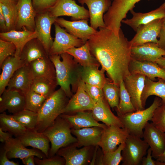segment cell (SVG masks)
I'll return each mask as SVG.
<instances>
[{
	"mask_svg": "<svg viewBox=\"0 0 165 165\" xmlns=\"http://www.w3.org/2000/svg\"><path fill=\"white\" fill-rule=\"evenodd\" d=\"M87 41L92 55L109 79L119 85L120 81L130 75L129 66L132 58L130 41L121 28L119 36L110 29L99 28Z\"/></svg>",
	"mask_w": 165,
	"mask_h": 165,
	"instance_id": "cell-1",
	"label": "cell"
},
{
	"mask_svg": "<svg viewBox=\"0 0 165 165\" xmlns=\"http://www.w3.org/2000/svg\"><path fill=\"white\" fill-rule=\"evenodd\" d=\"M55 69L56 79L59 85L68 98H71L73 91L76 92L80 81L82 66L74 60L73 57L67 53L60 55H49Z\"/></svg>",
	"mask_w": 165,
	"mask_h": 165,
	"instance_id": "cell-2",
	"label": "cell"
},
{
	"mask_svg": "<svg viewBox=\"0 0 165 165\" xmlns=\"http://www.w3.org/2000/svg\"><path fill=\"white\" fill-rule=\"evenodd\" d=\"M68 97L60 88L45 100L37 113L38 120L35 130L43 132L62 114L68 101Z\"/></svg>",
	"mask_w": 165,
	"mask_h": 165,
	"instance_id": "cell-3",
	"label": "cell"
},
{
	"mask_svg": "<svg viewBox=\"0 0 165 165\" xmlns=\"http://www.w3.org/2000/svg\"><path fill=\"white\" fill-rule=\"evenodd\" d=\"M71 128L69 123L60 116L42 132L51 143L49 157L55 155L61 148L77 142V138L72 134Z\"/></svg>",
	"mask_w": 165,
	"mask_h": 165,
	"instance_id": "cell-4",
	"label": "cell"
},
{
	"mask_svg": "<svg viewBox=\"0 0 165 165\" xmlns=\"http://www.w3.org/2000/svg\"><path fill=\"white\" fill-rule=\"evenodd\" d=\"M162 104V99L156 97L148 108L118 116L129 134L142 138L143 129L151 121L155 110Z\"/></svg>",
	"mask_w": 165,
	"mask_h": 165,
	"instance_id": "cell-5",
	"label": "cell"
},
{
	"mask_svg": "<svg viewBox=\"0 0 165 165\" xmlns=\"http://www.w3.org/2000/svg\"><path fill=\"white\" fill-rule=\"evenodd\" d=\"M140 0H113L108 10L104 15L105 27L118 36L122 21L126 18L129 11L133 9L135 4Z\"/></svg>",
	"mask_w": 165,
	"mask_h": 165,
	"instance_id": "cell-6",
	"label": "cell"
},
{
	"mask_svg": "<svg viewBox=\"0 0 165 165\" xmlns=\"http://www.w3.org/2000/svg\"><path fill=\"white\" fill-rule=\"evenodd\" d=\"M138 137L129 134L122 151V165H141L149 146Z\"/></svg>",
	"mask_w": 165,
	"mask_h": 165,
	"instance_id": "cell-7",
	"label": "cell"
},
{
	"mask_svg": "<svg viewBox=\"0 0 165 165\" xmlns=\"http://www.w3.org/2000/svg\"><path fill=\"white\" fill-rule=\"evenodd\" d=\"M48 11L56 18L61 16H71L72 21L90 18L89 10L78 5L74 0H57Z\"/></svg>",
	"mask_w": 165,
	"mask_h": 165,
	"instance_id": "cell-8",
	"label": "cell"
},
{
	"mask_svg": "<svg viewBox=\"0 0 165 165\" xmlns=\"http://www.w3.org/2000/svg\"><path fill=\"white\" fill-rule=\"evenodd\" d=\"M54 24L55 37L49 56L52 55H60L70 48L79 47L85 43L81 39L68 32L56 22Z\"/></svg>",
	"mask_w": 165,
	"mask_h": 165,
	"instance_id": "cell-9",
	"label": "cell"
},
{
	"mask_svg": "<svg viewBox=\"0 0 165 165\" xmlns=\"http://www.w3.org/2000/svg\"><path fill=\"white\" fill-rule=\"evenodd\" d=\"M56 18L51 15L48 10L36 13L35 17L37 38L42 43L48 55L53 41L51 35V27Z\"/></svg>",
	"mask_w": 165,
	"mask_h": 165,
	"instance_id": "cell-10",
	"label": "cell"
},
{
	"mask_svg": "<svg viewBox=\"0 0 165 165\" xmlns=\"http://www.w3.org/2000/svg\"><path fill=\"white\" fill-rule=\"evenodd\" d=\"M164 18L153 20L145 24L138 26L136 33L130 41L132 47L141 45L148 42L157 43Z\"/></svg>",
	"mask_w": 165,
	"mask_h": 165,
	"instance_id": "cell-11",
	"label": "cell"
},
{
	"mask_svg": "<svg viewBox=\"0 0 165 165\" xmlns=\"http://www.w3.org/2000/svg\"><path fill=\"white\" fill-rule=\"evenodd\" d=\"M129 135L125 128L112 125L104 128L98 145L103 153L116 149L120 144L125 142Z\"/></svg>",
	"mask_w": 165,
	"mask_h": 165,
	"instance_id": "cell-12",
	"label": "cell"
},
{
	"mask_svg": "<svg viewBox=\"0 0 165 165\" xmlns=\"http://www.w3.org/2000/svg\"><path fill=\"white\" fill-rule=\"evenodd\" d=\"M83 82L80 80L75 94L68 101L62 114L92 110L93 109L96 103L84 90Z\"/></svg>",
	"mask_w": 165,
	"mask_h": 165,
	"instance_id": "cell-13",
	"label": "cell"
},
{
	"mask_svg": "<svg viewBox=\"0 0 165 165\" xmlns=\"http://www.w3.org/2000/svg\"><path fill=\"white\" fill-rule=\"evenodd\" d=\"M88 20L68 21L62 18H57L55 22L74 36L81 39L85 43L97 30L89 26Z\"/></svg>",
	"mask_w": 165,
	"mask_h": 165,
	"instance_id": "cell-14",
	"label": "cell"
},
{
	"mask_svg": "<svg viewBox=\"0 0 165 165\" xmlns=\"http://www.w3.org/2000/svg\"><path fill=\"white\" fill-rule=\"evenodd\" d=\"M17 16L15 30L35 31L36 13L32 0H19L16 5Z\"/></svg>",
	"mask_w": 165,
	"mask_h": 165,
	"instance_id": "cell-15",
	"label": "cell"
},
{
	"mask_svg": "<svg viewBox=\"0 0 165 165\" xmlns=\"http://www.w3.org/2000/svg\"><path fill=\"white\" fill-rule=\"evenodd\" d=\"M82 5L86 4L89 9L90 26L97 30L99 28L105 27L103 16L111 6L110 0H78Z\"/></svg>",
	"mask_w": 165,
	"mask_h": 165,
	"instance_id": "cell-16",
	"label": "cell"
},
{
	"mask_svg": "<svg viewBox=\"0 0 165 165\" xmlns=\"http://www.w3.org/2000/svg\"><path fill=\"white\" fill-rule=\"evenodd\" d=\"M143 131V140L152 151V156L156 159L165 150V133L157 128L153 123L148 122Z\"/></svg>",
	"mask_w": 165,
	"mask_h": 165,
	"instance_id": "cell-17",
	"label": "cell"
},
{
	"mask_svg": "<svg viewBox=\"0 0 165 165\" xmlns=\"http://www.w3.org/2000/svg\"><path fill=\"white\" fill-rule=\"evenodd\" d=\"M146 77L140 74H130L123 80L125 88L136 111L145 109L142 106L141 97L145 86Z\"/></svg>",
	"mask_w": 165,
	"mask_h": 165,
	"instance_id": "cell-18",
	"label": "cell"
},
{
	"mask_svg": "<svg viewBox=\"0 0 165 165\" xmlns=\"http://www.w3.org/2000/svg\"><path fill=\"white\" fill-rule=\"evenodd\" d=\"M0 96V113L7 110L13 114L25 109V95L20 91L6 88Z\"/></svg>",
	"mask_w": 165,
	"mask_h": 165,
	"instance_id": "cell-19",
	"label": "cell"
},
{
	"mask_svg": "<svg viewBox=\"0 0 165 165\" xmlns=\"http://www.w3.org/2000/svg\"><path fill=\"white\" fill-rule=\"evenodd\" d=\"M76 143L60 149L57 154L65 160V165H84L89 161L90 146L78 149Z\"/></svg>",
	"mask_w": 165,
	"mask_h": 165,
	"instance_id": "cell-20",
	"label": "cell"
},
{
	"mask_svg": "<svg viewBox=\"0 0 165 165\" xmlns=\"http://www.w3.org/2000/svg\"><path fill=\"white\" fill-rule=\"evenodd\" d=\"M3 148L7 152L9 159L13 158H23L30 155H34L40 159L46 157L40 150L35 148H27L17 138H10L5 143Z\"/></svg>",
	"mask_w": 165,
	"mask_h": 165,
	"instance_id": "cell-21",
	"label": "cell"
},
{
	"mask_svg": "<svg viewBox=\"0 0 165 165\" xmlns=\"http://www.w3.org/2000/svg\"><path fill=\"white\" fill-rule=\"evenodd\" d=\"M130 74L138 73L145 75L150 79L156 81V78L165 80V69L156 62L141 61L131 59L129 66Z\"/></svg>",
	"mask_w": 165,
	"mask_h": 165,
	"instance_id": "cell-22",
	"label": "cell"
},
{
	"mask_svg": "<svg viewBox=\"0 0 165 165\" xmlns=\"http://www.w3.org/2000/svg\"><path fill=\"white\" fill-rule=\"evenodd\" d=\"M131 55L132 59L138 61L156 62L158 58L165 56V50L157 43L148 42L132 47Z\"/></svg>",
	"mask_w": 165,
	"mask_h": 165,
	"instance_id": "cell-23",
	"label": "cell"
},
{
	"mask_svg": "<svg viewBox=\"0 0 165 165\" xmlns=\"http://www.w3.org/2000/svg\"><path fill=\"white\" fill-rule=\"evenodd\" d=\"M26 147L31 146L40 150L48 157L50 149V141L43 133L34 129H27L23 134L16 137Z\"/></svg>",
	"mask_w": 165,
	"mask_h": 165,
	"instance_id": "cell-24",
	"label": "cell"
},
{
	"mask_svg": "<svg viewBox=\"0 0 165 165\" xmlns=\"http://www.w3.org/2000/svg\"><path fill=\"white\" fill-rule=\"evenodd\" d=\"M130 11L133 15L132 18L123 20L121 22L128 25L136 31L140 25L146 24L156 19L165 17V2L158 8L148 13L136 12L133 9Z\"/></svg>",
	"mask_w": 165,
	"mask_h": 165,
	"instance_id": "cell-25",
	"label": "cell"
},
{
	"mask_svg": "<svg viewBox=\"0 0 165 165\" xmlns=\"http://www.w3.org/2000/svg\"><path fill=\"white\" fill-rule=\"evenodd\" d=\"M33 79L29 65H25L15 72L6 89L18 90L25 95L30 90Z\"/></svg>",
	"mask_w": 165,
	"mask_h": 165,
	"instance_id": "cell-26",
	"label": "cell"
},
{
	"mask_svg": "<svg viewBox=\"0 0 165 165\" xmlns=\"http://www.w3.org/2000/svg\"><path fill=\"white\" fill-rule=\"evenodd\" d=\"M104 128L93 127L79 129H71L72 134L78 140L77 146H98Z\"/></svg>",
	"mask_w": 165,
	"mask_h": 165,
	"instance_id": "cell-27",
	"label": "cell"
},
{
	"mask_svg": "<svg viewBox=\"0 0 165 165\" xmlns=\"http://www.w3.org/2000/svg\"><path fill=\"white\" fill-rule=\"evenodd\" d=\"M105 97L96 103L92 110L94 118L97 122L101 121L107 126L113 125L123 128L120 119L114 115Z\"/></svg>",
	"mask_w": 165,
	"mask_h": 165,
	"instance_id": "cell-28",
	"label": "cell"
},
{
	"mask_svg": "<svg viewBox=\"0 0 165 165\" xmlns=\"http://www.w3.org/2000/svg\"><path fill=\"white\" fill-rule=\"evenodd\" d=\"M36 31L26 29L17 31L13 30L0 33V39L10 42L15 45L16 50L14 56L20 57L22 49L25 44L31 39L37 38Z\"/></svg>",
	"mask_w": 165,
	"mask_h": 165,
	"instance_id": "cell-29",
	"label": "cell"
},
{
	"mask_svg": "<svg viewBox=\"0 0 165 165\" xmlns=\"http://www.w3.org/2000/svg\"><path fill=\"white\" fill-rule=\"evenodd\" d=\"M29 65L34 79L43 78L56 80L55 68L49 56L35 60Z\"/></svg>",
	"mask_w": 165,
	"mask_h": 165,
	"instance_id": "cell-30",
	"label": "cell"
},
{
	"mask_svg": "<svg viewBox=\"0 0 165 165\" xmlns=\"http://www.w3.org/2000/svg\"><path fill=\"white\" fill-rule=\"evenodd\" d=\"M60 116L66 119L74 129L93 127L105 128L107 127L104 123H100L97 121L94 118L92 112L82 111L76 112L74 115L62 114Z\"/></svg>",
	"mask_w": 165,
	"mask_h": 165,
	"instance_id": "cell-31",
	"label": "cell"
},
{
	"mask_svg": "<svg viewBox=\"0 0 165 165\" xmlns=\"http://www.w3.org/2000/svg\"><path fill=\"white\" fill-rule=\"evenodd\" d=\"M25 65L24 61L18 56H10L5 60L0 67L2 72L0 75V96L6 89L15 72Z\"/></svg>",
	"mask_w": 165,
	"mask_h": 165,
	"instance_id": "cell-32",
	"label": "cell"
},
{
	"mask_svg": "<svg viewBox=\"0 0 165 165\" xmlns=\"http://www.w3.org/2000/svg\"><path fill=\"white\" fill-rule=\"evenodd\" d=\"M49 56L43 45L37 38H33L24 46L20 56L25 65L38 59Z\"/></svg>",
	"mask_w": 165,
	"mask_h": 165,
	"instance_id": "cell-33",
	"label": "cell"
},
{
	"mask_svg": "<svg viewBox=\"0 0 165 165\" xmlns=\"http://www.w3.org/2000/svg\"><path fill=\"white\" fill-rule=\"evenodd\" d=\"M157 81H153L146 77L145 86L142 92L141 101L144 108L148 98L155 95L162 99V103H165V80L160 78Z\"/></svg>",
	"mask_w": 165,
	"mask_h": 165,
	"instance_id": "cell-34",
	"label": "cell"
},
{
	"mask_svg": "<svg viewBox=\"0 0 165 165\" xmlns=\"http://www.w3.org/2000/svg\"><path fill=\"white\" fill-rule=\"evenodd\" d=\"M65 53L72 56L74 60L82 67L100 65L91 54L88 41L79 47L70 48Z\"/></svg>",
	"mask_w": 165,
	"mask_h": 165,
	"instance_id": "cell-35",
	"label": "cell"
},
{
	"mask_svg": "<svg viewBox=\"0 0 165 165\" xmlns=\"http://www.w3.org/2000/svg\"><path fill=\"white\" fill-rule=\"evenodd\" d=\"M100 66L82 67L80 73L81 80L85 83L102 89L107 78L105 76V70L99 69Z\"/></svg>",
	"mask_w": 165,
	"mask_h": 165,
	"instance_id": "cell-36",
	"label": "cell"
},
{
	"mask_svg": "<svg viewBox=\"0 0 165 165\" xmlns=\"http://www.w3.org/2000/svg\"><path fill=\"white\" fill-rule=\"evenodd\" d=\"M0 127L17 137L25 133L27 129L15 119L12 115L4 112L0 114Z\"/></svg>",
	"mask_w": 165,
	"mask_h": 165,
	"instance_id": "cell-37",
	"label": "cell"
},
{
	"mask_svg": "<svg viewBox=\"0 0 165 165\" xmlns=\"http://www.w3.org/2000/svg\"><path fill=\"white\" fill-rule=\"evenodd\" d=\"M57 85L56 80L36 78L33 79L30 89L48 97L55 91Z\"/></svg>",
	"mask_w": 165,
	"mask_h": 165,
	"instance_id": "cell-38",
	"label": "cell"
},
{
	"mask_svg": "<svg viewBox=\"0 0 165 165\" xmlns=\"http://www.w3.org/2000/svg\"><path fill=\"white\" fill-rule=\"evenodd\" d=\"M102 89L104 97L110 107L117 108L120 99L119 86L107 78Z\"/></svg>",
	"mask_w": 165,
	"mask_h": 165,
	"instance_id": "cell-39",
	"label": "cell"
},
{
	"mask_svg": "<svg viewBox=\"0 0 165 165\" xmlns=\"http://www.w3.org/2000/svg\"><path fill=\"white\" fill-rule=\"evenodd\" d=\"M119 101L116 109L118 116L136 111L131 101L130 96L126 90L123 80L119 84Z\"/></svg>",
	"mask_w": 165,
	"mask_h": 165,
	"instance_id": "cell-40",
	"label": "cell"
},
{
	"mask_svg": "<svg viewBox=\"0 0 165 165\" xmlns=\"http://www.w3.org/2000/svg\"><path fill=\"white\" fill-rule=\"evenodd\" d=\"M13 118L27 129H35L37 124V112L24 109L12 115Z\"/></svg>",
	"mask_w": 165,
	"mask_h": 165,
	"instance_id": "cell-41",
	"label": "cell"
},
{
	"mask_svg": "<svg viewBox=\"0 0 165 165\" xmlns=\"http://www.w3.org/2000/svg\"><path fill=\"white\" fill-rule=\"evenodd\" d=\"M0 7L6 19L8 31L15 30L17 16L16 5L0 2Z\"/></svg>",
	"mask_w": 165,
	"mask_h": 165,
	"instance_id": "cell-42",
	"label": "cell"
},
{
	"mask_svg": "<svg viewBox=\"0 0 165 165\" xmlns=\"http://www.w3.org/2000/svg\"><path fill=\"white\" fill-rule=\"evenodd\" d=\"M25 109L37 113L48 97L31 89L25 94Z\"/></svg>",
	"mask_w": 165,
	"mask_h": 165,
	"instance_id": "cell-43",
	"label": "cell"
},
{
	"mask_svg": "<svg viewBox=\"0 0 165 165\" xmlns=\"http://www.w3.org/2000/svg\"><path fill=\"white\" fill-rule=\"evenodd\" d=\"M125 142L120 144L115 150L104 153L102 158L103 165H118L122 161V151Z\"/></svg>",
	"mask_w": 165,
	"mask_h": 165,
	"instance_id": "cell-44",
	"label": "cell"
},
{
	"mask_svg": "<svg viewBox=\"0 0 165 165\" xmlns=\"http://www.w3.org/2000/svg\"><path fill=\"white\" fill-rule=\"evenodd\" d=\"M151 121L157 128L165 133V103L155 110Z\"/></svg>",
	"mask_w": 165,
	"mask_h": 165,
	"instance_id": "cell-45",
	"label": "cell"
},
{
	"mask_svg": "<svg viewBox=\"0 0 165 165\" xmlns=\"http://www.w3.org/2000/svg\"><path fill=\"white\" fill-rule=\"evenodd\" d=\"M16 47L12 42L0 39V67L7 57L15 55Z\"/></svg>",
	"mask_w": 165,
	"mask_h": 165,
	"instance_id": "cell-46",
	"label": "cell"
},
{
	"mask_svg": "<svg viewBox=\"0 0 165 165\" xmlns=\"http://www.w3.org/2000/svg\"><path fill=\"white\" fill-rule=\"evenodd\" d=\"M84 90L96 103L105 97L102 88L83 82Z\"/></svg>",
	"mask_w": 165,
	"mask_h": 165,
	"instance_id": "cell-47",
	"label": "cell"
},
{
	"mask_svg": "<svg viewBox=\"0 0 165 165\" xmlns=\"http://www.w3.org/2000/svg\"><path fill=\"white\" fill-rule=\"evenodd\" d=\"M46 157L42 159L35 157V164L38 165H63L65 164L64 159L57 155Z\"/></svg>",
	"mask_w": 165,
	"mask_h": 165,
	"instance_id": "cell-48",
	"label": "cell"
},
{
	"mask_svg": "<svg viewBox=\"0 0 165 165\" xmlns=\"http://www.w3.org/2000/svg\"><path fill=\"white\" fill-rule=\"evenodd\" d=\"M57 0H32L36 13L48 10L56 3Z\"/></svg>",
	"mask_w": 165,
	"mask_h": 165,
	"instance_id": "cell-49",
	"label": "cell"
},
{
	"mask_svg": "<svg viewBox=\"0 0 165 165\" xmlns=\"http://www.w3.org/2000/svg\"><path fill=\"white\" fill-rule=\"evenodd\" d=\"M7 151L3 147L1 149L0 154V165H19L18 163L10 160L7 157Z\"/></svg>",
	"mask_w": 165,
	"mask_h": 165,
	"instance_id": "cell-50",
	"label": "cell"
},
{
	"mask_svg": "<svg viewBox=\"0 0 165 165\" xmlns=\"http://www.w3.org/2000/svg\"><path fill=\"white\" fill-rule=\"evenodd\" d=\"M158 38H159L157 43L158 46L165 50V17L164 18Z\"/></svg>",
	"mask_w": 165,
	"mask_h": 165,
	"instance_id": "cell-51",
	"label": "cell"
},
{
	"mask_svg": "<svg viewBox=\"0 0 165 165\" xmlns=\"http://www.w3.org/2000/svg\"><path fill=\"white\" fill-rule=\"evenodd\" d=\"M146 157L144 156L142 160L141 165H156V160L152 159V151L151 149L149 148L147 151Z\"/></svg>",
	"mask_w": 165,
	"mask_h": 165,
	"instance_id": "cell-52",
	"label": "cell"
},
{
	"mask_svg": "<svg viewBox=\"0 0 165 165\" xmlns=\"http://www.w3.org/2000/svg\"><path fill=\"white\" fill-rule=\"evenodd\" d=\"M0 33L8 31L6 19L1 7H0Z\"/></svg>",
	"mask_w": 165,
	"mask_h": 165,
	"instance_id": "cell-53",
	"label": "cell"
},
{
	"mask_svg": "<svg viewBox=\"0 0 165 165\" xmlns=\"http://www.w3.org/2000/svg\"><path fill=\"white\" fill-rule=\"evenodd\" d=\"M13 135L7 132L3 131L0 127V141L5 143L10 138L12 137Z\"/></svg>",
	"mask_w": 165,
	"mask_h": 165,
	"instance_id": "cell-54",
	"label": "cell"
},
{
	"mask_svg": "<svg viewBox=\"0 0 165 165\" xmlns=\"http://www.w3.org/2000/svg\"><path fill=\"white\" fill-rule=\"evenodd\" d=\"M35 156L34 155H30L28 156L22 160L23 164L25 165H35Z\"/></svg>",
	"mask_w": 165,
	"mask_h": 165,
	"instance_id": "cell-55",
	"label": "cell"
},
{
	"mask_svg": "<svg viewBox=\"0 0 165 165\" xmlns=\"http://www.w3.org/2000/svg\"><path fill=\"white\" fill-rule=\"evenodd\" d=\"M161 68L165 69V57L162 56L158 58L156 61Z\"/></svg>",
	"mask_w": 165,
	"mask_h": 165,
	"instance_id": "cell-56",
	"label": "cell"
},
{
	"mask_svg": "<svg viewBox=\"0 0 165 165\" xmlns=\"http://www.w3.org/2000/svg\"><path fill=\"white\" fill-rule=\"evenodd\" d=\"M156 160L161 162L165 163V150L161 154L158 156Z\"/></svg>",
	"mask_w": 165,
	"mask_h": 165,
	"instance_id": "cell-57",
	"label": "cell"
},
{
	"mask_svg": "<svg viewBox=\"0 0 165 165\" xmlns=\"http://www.w3.org/2000/svg\"><path fill=\"white\" fill-rule=\"evenodd\" d=\"M19 0H0V2L17 5Z\"/></svg>",
	"mask_w": 165,
	"mask_h": 165,
	"instance_id": "cell-58",
	"label": "cell"
},
{
	"mask_svg": "<svg viewBox=\"0 0 165 165\" xmlns=\"http://www.w3.org/2000/svg\"><path fill=\"white\" fill-rule=\"evenodd\" d=\"M156 165H165V163L161 162L156 160Z\"/></svg>",
	"mask_w": 165,
	"mask_h": 165,
	"instance_id": "cell-59",
	"label": "cell"
}]
</instances>
